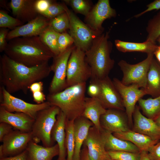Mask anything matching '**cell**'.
<instances>
[{"label": "cell", "mask_w": 160, "mask_h": 160, "mask_svg": "<svg viewBox=\"0 0 160 160\" xmlns=\"http://www.w3.org/2000/svg\"><path fill=\"white\" fill-rule=\"evenodd\" d=\"M8 29L7 28H1L0 29V52H4L6 48L8 43L7 41V37L9 32Z\"/></svg>", "instance_id": "60d3db41"}, {"label": "cell", "mask_w": 160, "mask_h": 160, "mask_svg": "<svg viewBox=\"0 0 160 160\" xmlns=\"http://www.w3.org/2000/svg\"><path fill=\"white\" fill-rule=\"evenodd\" d=\"M32 94L33 100L38 104L44 102L46 99L45 95L42 91L36 92L32 93Z\"/></svg>", "instance_id": "f6af8a7d"}, {"label": "cell", "mask_w": 160, "mask_h": 160, "mask_svg": "<svg viewBox=\"0 0 160 160\" xmlns=\"http://www.w3.org/2000/svg\"><path fill=\"white\" fill-rule=\"evenodd\" d=\"M80 160H91L88 154L87 148L83 145L81 151Z\"/></svg>", "instance_id": "c3c4849f"}, {"label": "cell", "mask_w": 160, "mask_h": 160, "mask_svg": "<svg viewBox=\"0 0 160 160\" xmlns=\"http://www.w3.org/2000/svg\"><path fill=\"white\" fill-rule=\"evenodd\" d=\"M123 111L116 109H107L100 118L102 128L112 133L129 130L127 114Z\"/></svg>", "instance_id": "9a60e30c"}, {"label": "cell", "mask_w": 160, "mask_h": 160, "mask_svg": "<svg viewBox=\"0 0 160 160\" xmlns=\"http://www.w3.org/2000/svg\"><path fill=\"white\" fill-rule=\"evenodd\" d=\"M100 92L98 85L95 83L90 81L88 87L87 93L90 97L97 98Z\"/></svg>", "instance_id": "b9f144b4"}, {"label": "cell", "mask_w": 160, "mask_h": 160, "mask_svg": "<svg viewBox=\"0 0 160 160\" xmlns=\"http://www.w3.org/2000/svg\"><path fill=\"white\" fill-rule=\"evenodd\" d=\"M112 81L122 99L129 124L131 125L136 104L146 94L143 89H140L137 85H124L117 78H114Z\"/></svg>", "instance_id": "4fadbf2b"}, {"label": "cell", "mask_w": 160, "mask_h": 160, "mask_svg": "<svg viewBox=\"0 0 160 160\" xmlns=\"http://www.w3.org/2000/svg\"><path fill=\"white\" fill-rule=\"evenodd\" d=\"M32 140L31 132H24L13 129L3 139L0 146V159L14 156L25 151Z\"/></svg>", "instance_id": "8fae6325"}, {"label": "cell", "mask_w": 160, "mask_h": 160, "mask_svg": "<svg viewBox=\"0 0 160 160\" xmlns=\"http://www.w3.org/2000/svg\"><path fill=\"white\" fill-rule=\"evenodd\" d=\"M114 42L117 49L123 52H136L148 54L154 53L158 46L156 44L147 41L142 43H136L116 39Z\"/></svg>", "instance_id": "83f0119b"}, {"label": "cell", "mask_w": 160, "mask_h": 160, "mask_svg": "<svg viewBox=\"0 0 160 160\" xmlns=\"http://www.w3.org/2000/svg\"><path fill=\"white\" fill-rule=\"evenodd\" d=\"M65 12L64 3L58 4L52 2L47 10L39 14L50 20Z\"/></svg>", "instance_id": "8d00e7d4"}, {"label": "cell", "mask_w": 160, "mask_h": 160, "mask_svg": "<svg viewBox=\"0 0 160 160\" xmlns=\"http://www.w3.org/2000/svg\"><path fill=\"white\" fill-rule=\"evenodd\" d=\"M26 160H52L58 156L59 148L57 143L50 147L39 145L32 140L26 149Z\"/></svg>", "instance_id": "7402d4cb"}, {"label": "cell", "mask_w": 160, "mask_h": 160, "mask_svg": "<svg viewBox=\"0 0 160 160\" xmlns=\"http://www.w3.org/2000/svg\"><path fill=\"white\" fill-rule=\"evenodd\" d=\"M29 89L32 93L42 91L43 89V83L41 81L34 82L30 86Z\"/></svg>", "instance_id": "7dc6e473"}, {"label": "cell", "mask_w": 160, "mask_h": 160, "mask_svg": "<svg viewBox=\"0 0 160 160\" xmlns=\"http://www.w3.org/2000/svg\"><path fill=\"white\" fill-rule=\"evenodd\" d=\"M83 145L87 147L91 160L111 159L105 148L100 131L94 125L90 128Z\"/></svg>", "instance_id": "e0dca14e"}, {"label": "cell", "mask_w": 160, "mask_h": 160, "mask_svg": "<svg viewBox=\"0 0 160 160\" xmlns=\"http://www.w3.org/2000/svg\"><path fill=\"white\" fill-rule=\"evenodd\" d=\"M142 89L146 95L153 98L160 96V65L154 58L148 73L145 87Z\"/></svg>", "instance_id": "4316f807"}, {"label": "cell", "mask_w": 160, "mask_h": 160, "mask_svg": "<svg viewBox=\"0 0 160 160\" xmlns=\"http://www.w3.org/2000/svg\"><path fill=\"white\" fill-rule=\"evenodd\" d=\"M146 30L148 36L146 41L156 44L160 36V11L149 21Z\"/></svg>", "instance_id": "1f68e13d"}, {"label": "cell", "mask_w": 160, "mask_h": 160, "mask_svg": "<svg viewBox=\"0 0 160 160\" xmlns=\"http://www.w3.org/2000/svg\"><path fill=\"white\" fill-rule=\"evenodd\" d=\"M35 119L23 113H13L0 106V122L11 125L14 129L24 132H31Z\"/></svg>", "instance_id": "d6986e66"}, {"label": "cell", "mask_w": 160, "mask_h": 160, "mask_svg": "<svg viewBox=\"0 0 160 160\" xmlns=\"http://www.w3.org/2000/svg\"><path fill=\"white\" fill-rule=\"evenodd\" d=\"M116 160L113 159H109V160Z\"/></svg>", "instance_id": "db71d44e"}, {"label": "cell", "mask_w": 160, "mask_h": 160, "mask_svg": "<svg viewBox=\"0 0 160 160\" xmlns=\"http://www.w3.org/2000/svg\"><path fill=\"white\" fill-rule=\"evenodd\" d=\"M106 151H125L138 153L139 149L132 143L120 139L113 133L102 129L100 131Z\"/></svg>", "instance_id": "cb8c5ba5"}, {"label": "cell", "mask_w": 160, "mask_h": 160, "mask_svg": "<svg viewBox=\"0 0 160 160\" xmlns=\"http://www.w3.org/2000/svg\"><path fill=\"white\" fill-rule=\"evenodd\" d=\"M86 84V82L80 83L56 93L48 94L47 101L59 107L68 119L74 121L82 116L84 110Z\"/></svg>", "instance_id": "277c9868"}, {"label": "cell", "mask_w": 160, "mask_h": 160, "mask_svg": "<svg viewBox=\"0 0 160 160\" xmlns=\"http://www.w3.org/2000/svg\"><path fill=\"white\" fill-rule=\"evenodd\" d=\"M85 52L75 47L67 64L66 82L67 87L86 82L91 77L90 66L85 59Z\"/></svg>", "instance_id": "52a82bcc"}, {"label": "cell", "mask_w": 160, "mask_h": 160, "mask_svg": "<svg viewBox=\"0 0 160 160\" xmlns=\"http://www.w3.org/2000/svg\"><path fill=\"white\" fill-rule=\"evenodd\" d=\"M147 8L143 12L134 16L136 18L146 13L153 10L160 9V0H156L147 5Z\"/></svg>", "instance_id": "7bdbcfd3"}, {"label": "cell", "mask_w": 160, "mask_h": 160, "mask_svg": "<svg viewBox=\"0 0 160 160\" xmlns=\"http://www.w3.org/2000/svg\"><path fill=\"white\" fill-rule=\"evenodd\" d=\"M132 130L147 135L154 140H160V128L154 121L143 115L136 105L133 113Z\"/></svg>", "instance_id": "ac0fdd59"}, {"label": "cell", "mask_w": 160, "mask_h": 160, "mask_svg": "<svg viewBox=\"0 0 160 160\" xmlns=\"http://www.w3.org/2000/svg\"><path fill=\"white\" fill-rule=\"evenodd\" d=\"M90 81L98 85L100 92L97 98L106 109L124 110L121 97L109 76L100 79H90Z\"/></svg>", "instance_id": "7c38bea8"}, {"label": "cell", "mask_w": 160, "mask_h": 160, "mask_svg": "<svg viewBox=\"0 0 160 160\" xmlns=\"http://www.w3.org/2000/svg\"><path fill=\"white\" fill-rule=\"evenodd\" d=\"M53 2L49 0H36L35 3L36 9L39 14L44 12Z\"/></svg>", "instance_id": "ab89813d"}, {"label": "cell", "mask_w": 160, "mask_h": 160, "mask_svg": "<svg viewBox=\"0 0 160 160\" xmlns=\"http://www.w3.org/2000/svg\"><path fill=\"white\" fill-rule=\"evenodd\" d=\"M116 137L130 142L137 147L140 151L148 152L149 149L159 140H154L149 137L129 130L127 131L113 133Z\"/></svg>", "instance_id": "484cf974"}, {"label": "cell", "mask_w": 160, "mask_h": 160, "mask_svg": "<svg viewBox=\"0 0 160 160\" xmlns=\"http://www.w3.org/2000/svg\"><path fill=\"white\" fill-rule=\"evenodd\" d=\"M138 102L139 107L146 117L154 120L160 116V96L147 99L141 98Z\"/></svg>", "instance_id": "f1b7e54d"}, {"label": "cell", "mask_w": 160, "mask_h": 160, "mask_svg": "<svg viewBox=\"0 0 160 160\" xmlns=\"http://www.w3.org/2000/svg\"><path fill=\"white\" fill-rule=\"evenodd\" d=\"M0 106L11 112L25 113L35 119L38 113L52 105L47 101L41 104L27 103L8 92L2 85L0 87Z\"/></svg>", "instance_id": "9c48e42d"}, {"label": "cell", "mask_w": 160, "mask_h": 160, "mask_svg": "<svg viewBox=\"0 0 160 160\" xmlns=\"http://www.w3.org/2000/svg\"><path fill=\"white\" fill-rule=\"evenodd\" d=\"M64 5L69 20V34L74 40L76 47L85 52L90 47L94 39L102 33L92 30L70 11L65 3Z\"/></svg>", "instance_id": "ba28073f"}, {"label": "cell", "mask_w": 160, "mask_h": 160, "mask_svg": "<svg viewBox=\"0 0 160 160\" xmlns=\"http://www.w3.org/2000/svg\"><path fill=\"white\" fill-rule=\"evenodd\" d=\"M106 110L97 98L86 97L82 116L91 121L97 129L100 131L103 129L100 124V118Z\"/></svg>", "instance_id": "d4e9b609"}, {"label": "cell", "mask_w": 160, "mask_h": 160, "mask_svg": "<svg viewBox=\"0 0 160 160\" xmlns=\"http://www.w3.org/2000/svg\"><path fill=\"white\" fill-rule=\"evenodd\" d=\"M153 54L160 63V46H158Z\"/></svg>", "instance_id": "f907efd6"}, {"label": "cell", "mask_w": 160, "mask_h": 160, "mask_svg": "<svg viewBox=\"0 0 160 160\" xmlns=\"http://www.w3.org/2000/svg\"><path fill=\"white\" fill-rule=\"evenodd\" d=\"M74 43V40L69 34L66 32L59 33L58 44L60 53L65 51Z\"/></svg>", "instance_id": "74e56055"}, {"label": "cell", "mask_w": 160, "mask_h": 160, "mask_svg": "<svg viewBox=\"0 0 160 160\" xmlns=\"http://www.w3.org/2000/svg\"><path fill=\"white\" fill-rule=\"evenodd\" d=\"M139 160H151L147 151H142L140 152Z\"/></svg>", "instance_id": "681fc988"}, {"label": "cell", "mask_w": 160, "mask_h": 160, "mask_svg": "<svg viewBox=\"0 0 160 160\" xmlns=\"http://www.w3.org/2000/svg\"><path fill=\"white\" fill-rule=\"evenodd\" d=\"M13 129L10 124L5 122H0V141L2 142L4 137Z\"/></svg>", "instance_id": "ee69618b"}, {"label": "cell", "mask_w": 160, "mask_h": 160, "mask_svg": "<svg viewBox=\"0 0 160 160\" xmlns=\"http://www.w3.org/2000/svg\"><path fill=\"white\" fill-rule=\"evenodd\" d=\"M60 111L57 106L52 105L38 113L31 132L32 140L37 143L41 141L46 147L54 145L51 132Z\"/></svg>", "instance_id": "5b68a950"}, {"label": "cell", "mask_w": 160, "mask_h": 160, "mask_svg": "<svg viewBox=\"0 0 160 160\" xmlns=\"http://www.w3.org/2000/svg\"><path fill=\"white\" fill-rule=\"evenodd\" d=\"M108 154L111 159L116 160H139L140 152L125 151H109Z\"/></svg>", "instance_id": "d590c367"}, {"label": "cell", "mask_w": 160, "mask_h": 160, "mask_svg": "<svg viewBox=\"0 0 160 160\" xmlns=\"http://www.w3.org/2000/svg\"><path fill=\"white\" fill-rule=\"evenodd\" d=\"M153 56V53L148 54L145 60L135 64H130L124 60H120L118 65L123 73L121 83L127 86L135 85L140 88H145L148 73Z\"/></svg>", "instance_id": "8992f818"}, {"label": "cell", "mask_w": 160, "mask_h": 160, "mask_svg": "<svg viewBox=\"0 0 160 160\" xmlns=\"http://www.w3.org/2000/svg\"><path fill=\"white\" fill-rule=\"evenodd\" d=\"M66 117L60 111L57 117V121L52 129V139L56 141L59 148V154L57 160H66L67 150L65 147V123Z\"/></svg>", "instance_id": "603a6c76"}, {"label": "cell", "mask_w": 160, "mask_h": 160, "mask_svg": "<svg viewBox=\"0 0 160 160\" xmlns=\"http://www.w3.org/2000/svg\"><path fill=\"white\" fill-rule=\"evenodd\" d=\"M109 32L97 36L85 52V60L91 71L90 79H100L108 76L113 67L114 61L110 57L112 44L109 40Z\"/></svg>", "instance_id": "3957f363"}, {"label": "cell", "mask_w": 160, "mask_h": 160, "mask_svg": "<svg viewBox=\"0 0 160 160\" xmlns=\"http://www.w3.org/2000/svg\"><path fill=\"white\" fill-rule=\"evenodd\" d=\"M157 126L160 128V116L154 120Z\"/></svg>", "instance_id": "816d5d0a"}, {"label": "cell", "mask_w": 160, "mask_h": 160, "mask_svg": "<svg viewBox=\"0 0 160 160\" xmlns=\"http://www.w3.org/2000/svg\"><path fill=\"white\" fill-rule=\"evenodd\" d=\"M64 2L69 4L77 13L86 16L91 10V7L88 2L84 0H65Z\"/></svg>", "instance_id": "e575fe53"}, {"label": "cell", "mask_w": 160, "mask_h": 160, "mask_svg": "<svg viewBox=\"0 0 160 160\" xmlns=\"http://www.w3.org/2000/svg\"><path fill=\"white\" fill-rule=\"evenodd\" d=\"M4 52L12 60L28 67L48 62L54 57L39 36L13 39L9 41Z\"/></svg>", "instance_id": "7a4b0ae2"}, {"label": "cell", "mask_w": 160, "mask_h": 160, "mask_svg": "<svg viewBox=\"0 0 160 160\" xmlns=\"http://www.w3.org/2000/svg\"><path fill=\"white\" fill-rule=\"evenodd\" d=\"M94 125L88 119L81 116L74 121L75 148L73 160H80L81 147L90 128Z\"/></svg>", "instance_id": "44dd1931"}, {"label": "cell", "mask_w": 160, "mask_h": 160, "mask_svg": "<svg viewBox=\"0 0 160 160\" xmlns=\"http://www.w3.org/2000/svg\"><path fill=\"white\" fill-rule=\"evenodd\" d=\"M116 15V11L111 7L109 0H99L85 17L87 24L94 31L101 34L104 21Z\"/></svg>", "instance_id": "5bb4252c"}, {"label": "cell", "mask_w": 160, "mask_h": 160, "mask_svg": "<svg viewBox=\"0 0 160 160\" xmlns=\"http://www.w3.org/2000/svg\"><path fill=\"white\" fill-rule=\"evenodd\" d=\"M49 25L59 33L65 32L69 29L70 25L69 19L66 12L50 20Z\"/></svg>", "instance_id": "d6a6232c"}, {"label": "cell", "mask_w": 160, "mask_h": 160, "mask_svg": "<svg viewBox=\"0 0 160 160\" xmlns=\"http://www.w3.org/2000/svg\"><path fill=\"white\" fill-rule=\"evenodd\" d=\"M0 81L10 94L22 91L26 94L30 86L41 80L51 71L48 62L28 67L12 60L4 53L0 56Z\"/></svg>", "instance_id": "6da1fadb"}, {"label": "cell", "mask_w": 160, "mask_h": 160, "mask_svg": "<svg viewBox=\"0 0 160 160\" xmlns=\"http://www.w3.org/2000/svg\"><path fill=\"white\" fill-rule=\"evenodd\" d=\"M59 33L49 25L39 36L42 42L52 52L54 57L60 54L58 44Z\"/></svg>", "instance_id": "f546056e"}, {"label": "cell", "mask_w": 160, "mask_h": 160, "mask_svg": "<svg viewBox=\"0 0 160 160\" xmlns=\"http://www.w3.org/2000/svg\"><path fill=\"white\" fill-rule=\"evenodd\" d=\"M27 153L26 150L21 153L15 156L3 158L0 160H26Z\"/></svg>", "instance_id": "bcb514c9"}, {"label": "cell", "mask_w": 160, "mask_h": 160, "mask_svg": "<svg viewBox=\"0 0 160 160\" xmlns=\"http://www.w3.org/2000/svg\"><path fill=\"white\" fill-rule=\"evenodd\" d=\"M23 23L16 17L9 15L5 11L0 10V28L14 29L23 25Z\"/></svg>", "instance_id": "836d02e7"}, {"label": "cell", "mask_w": 160, "mask_h": 160, "mask_svg": "<svg viewBox=\"0 0 160 160\" xmlns=\"http://www.w3.org/2000/svg\"><path fill=\"white\" fill-rule=\"evenodd\" d=\"M158 39H158L159 40V41L160 43V36L158 38Z\"/></svg>", "instance_id": "f5cc1de1"}, {"label": "cell", "mask_w": 160, "mask_h": 160, "mask_svg": "<svg viewBox=\"0 0 160 160\" xmlns=\"http://www.w3.org/2000/svg\"><path fill=\"white\" fill-rule=\"evenodd\" d=\"M36 0H11L9 4L13 15L23 23L35 19L39 14L35 7Z\"/></svg>", "instance_id": "ffe728a7"}, {"label": "cell", "mask_w": 160, "mask_h": 160, "mask_svg": "<svg viewBox=\"0 0 160 160\" xmlns=\"http://www.w3.org/2000/svg\"><path fill=\"white\" fill-rule=\"evenodd\" d=\"M75 47V45H72L53 58L52 63L50 67L54 75L49 88V94L56 93L67 87L66 77L68 63Z\"/></svg>", "instance_id": "30bf717a"}, {"label": "cell", "mask_w": 160, "mask_h": 160, "mask_svg": "<svg viewBox=\"0 0 160 160\" xmlns=\"http://www.w3.org/2000/svg\"><path fill=\"white\" fill-rule=\"evenodd\" d=\"M49 20L39 14L35 19L27 23L9 31L7 40L9 41L19 37L39 36L49 25Z\"/></svg>", "instance_id": "2e32d148"}, {"label": "cell", "mask_w": 160, "mask_h": 160, "mask_svg": "<svg viewBox=\"0 0 160 160\" xmlns=\"http://www.w3.org/2000/svg\"><path fill=\"white\" fill-rule=\"evenodd\" d=\"M73 120L66 119L65 123L66 160H73L75 148Z\"/></svg>", "instance_id": "4dcf8cb0"}, {"label": "cell", "mask_w": 160, "mask_h": 160, "mask_svg": "<svg viewBox=\"0 0 160 160\" xmlns=\"http://www.w3.org/2000/svg\"><path fill=\"white\" fill-rule=\"evenodd\" d=\"M148 152L151 160H160V141L151 146Z\"/></svg>", "instance_id": "f35d334b"}]
</instances>
